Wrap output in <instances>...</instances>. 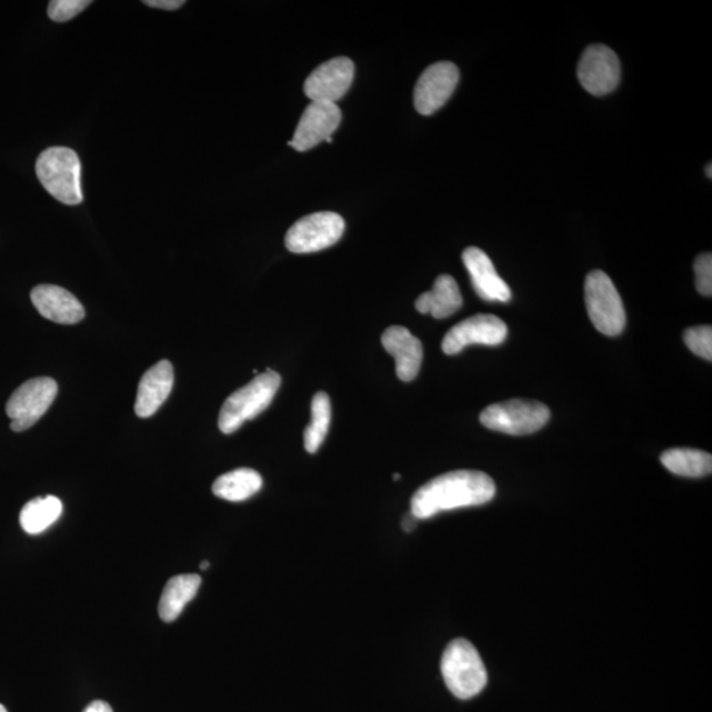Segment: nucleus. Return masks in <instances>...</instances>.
Masks as SVG:
<instances>
[{"mask_svg": "<svg viewBox=\"0 0 712 712\" xmlns=\"http://www.w3.org/2000/svg\"><path fill=\"white\" fill-rule=\"evenodd\" d=\"M400 478H401L400 474H394L393 475L394 481H399Z\"/></svg>", "mask_w": 712, "mask_h": 712, "instance_id": "33", "label": "nucleus"}, {"mask_svg": "<svg viewBox=\"0 0 712 712\" xmlns=\"http://www.w3.org/2000/svg\"><path fill=\"white\" fill-rule=\"evenodd\" d=\"M550 411L539 401L513 399L484 409L481 422L488 429L511 435L539 432L548 424Z\"/></svg>", "mask_w": 712, "mask_h": 712, "instance_id": "6", "label": "nucleus"}, {"mask_svg": "<svg viewBox=\"0 0 712 712\" xmlns=\"http://www.w3.org/2000/svg\"><path fill=\"white\" fill-rule=\"evenodd\" d=\"M59 385L52 378H34L11 394L6 412L13 432H24L44 415L58 397Z\"/></svg>", "mask_w": 712, "mask_h": 712, "instance_id": "7", "label": "nucleus"}, {"mask_svg": "<svg viewBox=\"0 0 712 712\" xmlns=\"http://www.w3.org/2000/svg\"><path fill=\"white\" fill-rule=\"evenodd\" d=\"M463 305V299L454 278L441 274L434 281L432 291L422 293L415 300V309L422 314H432L437 320L448 319Z\"/></svg>", "mask_w": 712, "mask_h": 712, "instance_id": "18", "label": "nucleus"}, {"mask_svg": "<svg viewBox=\"0 0 712 712\" xmlns=\"http://www.w3.org/2000/svg\"><path fill=\"white\" fill-rule=\"evenodd\" d=\"M711 168H712V166H711V163H710V164L708 166V168H706V173H708V176H709V179H711V178H712V174H711Z\"/></svg>", "mask_w": 712, "mask_h": 712, "instance_id": "31", "label": "nucleus"}, {"mask_svg": "<svg viewBox=\"0 0 712 712\" xmlns=\"http://www.w3.org/2000/svg\"><path fill=\"white\" fill-rule=\"evenodd\" d=\"M696 291L706 298L712 294V255L711 252L701 253L694 262Z\"/></svg>", "mask_w": 712, "mask_h": 712, "instance_id": "26", "label": "nucleus"}, {"mask_svg": "<svg viewBox=\"0 0 712 712\" xmlns=\"http://www.w3.org/2000/svg\"><path fill=\"white\" fill-rule=\"evenodd\" d=\"M0 712H9V711H7V710H6V708L3 706V704H0Z\"/></svg>", "mask_w": 712, "mask_h": 712, "instance_id": "32", "label": "nucleus"}, {"mask_svg": "<svg viewBox=\"0 0 712 712\" xmlns=\"http://www.w3.org/2000/svg\"><path fill=\"white\" fill-rule=\"evenodd\" d=\"M281 385L278 372L267 369L249 384L235 391L224 401L218 427L224 434L237 432L245 421L255 419L272 403Z\"/></svg>", "mask_w": 712, "mask_h": 712, "instance_id": "4", "label": "nucleus"}, {"mask_svg": "<svg viewBox=\"0 0 712 712\" xmlns=\"http://www.w3.org/2000/svg\"><path fill=\"white\" fill-rule=\"evenodd\" d=\"M331 421V403L329 394L319 392L312 400V422L304 432V445L310 454L317 453L325 441Z\"/></svg>", "mask_w": 712, "mask_h": 712, "instance_id": "23", "label": "nucleus"}, {"mask_svg": "<svg viewBox=\"0 0 712 712\" xmlns=\"http://www.w3.org/2000/svg\"><path fill=\"white\" fill-rule=\"evenodd\" d=\"M174 372L169 361H161L148 370L138 388L136 413L148 419L157 413L173 390Z\"/></svg>", "mask_w": 712, "mask_h": 712, "instance_id": "17", "label": "nucleus"}, {"mask_svg": "<svg viewBox=\"0 0 712 712\" xmlns=\"http://www.w3.org/2000/svg\"><path fill=\"white\" fill-rule=\"evenodd\" d=\"M462 259L479 298L490 302H509L511 300V288L499 277L488 253L478 247H469L463 251Z\"/></svg>", "mask_w": 712, "mask_h": 712, "instance_id": "14", "label": "nucleus"}, {"mask_svg": "<svg viewBox=\"0 0 712 712\" xmlns=\"http://www.w3.org/2000/svg\"><path fill=\"white\" fill-rule=\"evenodd\" d=\"M441 672L451 694L470 700L488 685V671L477 648L464 639L451 641L442 654Z\"/></svg>", "mask_w": 712, "mask_h": 712, "instance_id": "3", "label": "nucleus"}, {"mask_svg": "<svg viewBox=\"0 0 712 712\" xmlns=\"http://www.w3.org/2000/svg\"><path fill=\"white\" fill-rule=\"evenodd\" d=\"M509 328L503 320L492 314H477L457 323L448 331L442 341V350L448 355H455L470 344L498 347L507 340Z\"/></svg>", "mask_w": 712, "mask_h": 712, "instance_id": "10", "label": "nucleus"}, {"mask_svg": "<svg viewBox=\"0 0 712 712\" xmlns=\"http://www.w3.org/2000/svg\"><path fill=\"white\" fill-rule=\"evenodd\" d=\"M62 513L59 498L47 497L31 500L20 512V525L28 534H40L58 521Z\"/></svg>", "mask_w": 712, "mask_h": 712, "instance_id": "22", "label": "nucleus"}, {"mask_svg": "<svg viewBox=\"0 0 712 712\" xmlns=\"http://www.w3.org/2000/svg\"><path fill=\"white\" fill-rule=\"evenodd\" d=\"M661 463L675 475L703 478L711 474L712 457L695 449H671L661 455Z\"/></svg>", "mask_w": 712, "mask_h": 712, "instance_id": "21", "label": "nucleus"}, {"mask_svg": "<svg viewBox=\"0 0 712 712\" xmlns=\"http://www.w3.org/2000/svg\"><path fill=\"white\" fill-rule=\"evenodd\" d=\"M584 300L598 331L609 337L623 333L626 322L623 300L608 273L596 270L588 274Z\"/></svg>", "mask_w": 712, "mask_h": 712, "instance_id": "5", "label": "nucleus"}, {"mask_svg": "<svg viewBox=\"0 0 712 712\" xmlns=\"http://www.w3.org/2000/svg\"><path fill=\"white\" fill-rule=\"evenodd\" d=\"M344 224L340 214L321 211L301 218L285 237L287 249L293 253H310L329 249L343 235Z\"/></svg>", "mask_w": 712, "mask_h": 712, "instance_id": "8", "label": "nucleus"}, {"mask_svg": "<svg viewBox=\"0 0 712 712\" xmlns=\"http://www.w3.org/2000/svg\"><path fill=\"white\" fill-rule=\"evenodd\" d=\"M263 488V478L252 469H238L217 479L213 493L228 502H244Z\"/></svg>", "mask_w": 712, "mask_h": 712, "instance_id": "20", "label": "nucleus"}, {"mask_svg": "<svg viewBox=\"0 0 712 712\" xmlns=\"http://www.w3.org/2000/svg\"><path fill=\"white\" fill-rule=\"evenodd\" d=\"M578 80L590 94L603 97L618 88L622 67L618 54L608 46H590L578 63Z\"/></svg>", "mask_w": 712, "mask_h": 712, "instance_id": "9", "label": "nucleus"}, {"mask_svg": "<svg viewBox=\"0 0 712 712\" xmlns=\"http://www.w3.org/2000/svg\"><path fill=\"white\" fill-rule=\"evenodd\" d=\"M460 69L453 62L433 63L420 76L414 88V108L421 116H432L454 94Z\"/></svg>", "mask_w": 712, "mask_h": 712, "instance_id": "11", "label": "nucleus"}, {"mask_svg": "<svg viewBox=\"0 0 712 712\" xmlns=\"http://www.w3.org/2000/svg\"><path fill=\"white\" fill-rule=\"evenodd\" d=\"M355 66L348 58H335L315 68L304 83V91L312 102L337 103L347 96L354 81Z\"/></svg>", "mask_w": 712, "mask_h": 712, "instance_id": "12", "label": "nucleus"}, {"mask_svg": "<svg viewBox=\"0 0 712 712\" xmlns=\"http://www.w3.org/2000/svg\"><path fill=\"white\" fill-rule=\"evenodd\" d=\"M383 348L397 361V373L403 382H412L419 375L424 350L419 338L403 327L388 328L382 335Z\"/></svg>", "mask_w": 712, "mask_h": 712, "instance_id": "16", "label": "nucleus"}, {"mask_svg": "<svg viewBox=\"0 0 712 712\" xmlns=\"http://www.w3.org/2000/svg\"><path fill=\"white\" fill-rule=\"evenodd\" d=\"M202 580L197 574H182L171 578L166 584L159 602V615L167 623L178 620L187 604L199 592Z\"/></svg>", "mask_w": 712, "mask_h": 712, "instance_id": "19", "label": "nucleus"}, {"mask_svg": "<svg viewBox=\"0 0 712 712\" xmlns=\"http://www.w3.org/2000/svg\"><path fill=\"white\" fill-rule=\"evenodd\" d=\"M683 341L695 355L712 361V328L708 325L690 328L683 333Z\"/></svg>", "mask_w": 712, "mask_h": 712, "instance_id": "24", "label": "nucleus"}, {"mask_svg": "<svg viewBox=\"0 0 712 712\" xmlns=\"http://www.w3.org/2000/svg\"><path fill=\"white\" fill-rule=\"evenodd\" d=\"M415 521H418V519H415L412 513L407 514V517L403 520L404 531L412 532L415 527Z\"/></svg>", "mask_w": 712, "mask_h": 712, "instance_id": "29", "label": "nucleus"}, {"mask_svg": "<svg viewBox=\"0 0 712 712\" xmlns=\"http://www.w3.org/2000/svg\"><path fill=\"white\" fill-rule=\"evenodd\" d=\"M209 566H210V563L208 561H203L201 563V570H207V569H209Z\"/></svg>", "mask_w": 712, "mask_h": 712, "instance_id": "30", "label": "nucleus"}, {"mask_svg": "<svg viewBox=\"0 0 712 712\" xmlns=\"http://www.w3.org/2000/svg\"><path fill=\"white\" fill-rule=\"evenodd\" d=\"M91 4L89 0H52L48 6V17L56 23L74 19Z\"/></svg>", "mask_w": 712, "mask_h": 712, "instance_id": "25", "label": "nucleus"}, {"mask_svg": "<svg viewBox=\"0 0 712 712\" xmlns=\"http://www.w3.org/2000/svg\"><path fill=\"white\" fill-rule=\"evenodd\" d=\"M143 4L152 7V9L174 11L179 10L185 2L183 0H144Z\"/></svg>", "mask_w": 712, "mask_h": 712, "instance_id": "27", "label": "nucleus"}, {"mask_svg": "<svg viewBox=\"0 0 712 712\" xmlns=\"http://www.w3.org/2000/svg\"><path fill=\"white\" fill-rule=\"evenodd\" d=\"M83 712H114L112 711L110 704L103 701H94L89 704Z\"/></svg>", "mask_w": 712, "mask_h": 712, "instance_id": "28", "label": "nucleus"}, {"mask_svg": "<svg viewBox=\"0 0 712 712\" xmlns=\"http://www.w3.org/2000/svg\"><path fill=\"white\" fill-rule=\"evenodd\" d=\"M495 493V482L484 472L451 471L415 491L411 513L418 520H427L441 512L483 505L491 502Z\"/></svg>", "mask_w": 712, "mask_h": 712, "instance_id": "1", "label": "nucleus"}, {"mask_svg": "<svg viewBox=\"0 0 712 712\" xmlns=\"http://www.w3.org/2000/svg\"><path fill=\"white\" fill-rule=\"evenodd\" d=\"M31 300L38 312L61 325H74L84 319V308L74 294L58 285L34 287Z\"/></svg>", "mask_w": 712, "mask_h": 712, "instance_id": "15", "label": "nucleus"}, {"mask_svg": "<svg viewBox=\"0 0 712 712\" xmlns=\"http://www.w3.org/2000/svg\"><path fill=\"white\" fill-rule=\"evenodd\" d=\"M37 174L47 192L68 207L83 201L81 161L72 148L51 147L40 153Z\"/></svg>", "mask_w": 712, "mask_h": 712, "instance_id": "2", "label": "nucleus"}, {"mask_svg": "<svg viewBox=\"0 0 712 712\" xmlns=\"http://www.w3.org/2000/svg\"><path fill=\"white\" fill-rule=\"evenodd\" d=\"M341 121L342 112L337 103L312 102L302 114L289 146L299 152L312 150L333 137Z\"/></svg>", "mask_w": 712, "mask_h": 712, "instance_id": "13", "label": "nucleus"}]
</instances>
